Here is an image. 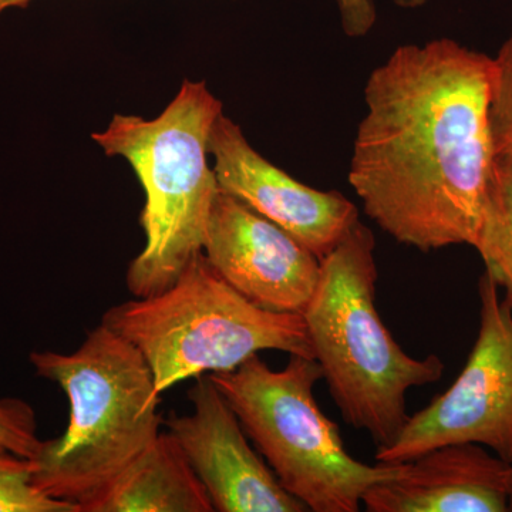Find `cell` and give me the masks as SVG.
Segmentation results:
<instances>
[{"label": "cell", "instance_id": "6da1fadb", "mask_svg": "<svg viewBox=\"0 0 512 512\" xmlns=\"http://www.w3.org/2000/svg\"><path fill=\"white\" fill-rule=\"evenodd\" d=\"M491 57L441 37L397 47L365 87L349 183L399 244L476 247L495 160Z\"/></svg>", "mask_w": 512, "mask_h": 512}, {"label": "cell", "instance_id": "8992f818", "mask_svg": "<svg viewBox=\"0 0 512 512\" xmlns=\"http://www.w3.org/2000/svg\"><path fill=\"white\" fill-rule=\"evenodd\" d=\"M208 376L279 483L309 511L357 512L370 487L400 473V464L370 466L350 456L338 424L313 396L322 380L313 357L289 355L274 370L255 355Z\"/></svg>", "mask_w": 512, "mask_h": 512}, {"label": "cell", "instance_id": "d6986e66", "mask_svg": "<svg viewBox=\"0 0 512 512\" xmlns=\"http://www.w3.org/2000/svg\"><path fill=\"white\" fill-rule=\"evenodd\" d=\"M510 511H512V463L510 464Z\"/></svg>", "mask_w": 512, "mask_h": 512}, {"label": "cell", "instance_id": "ac0fdd59", "mask_svg": "<svg viewBox=\"0 0 512 512\" xmlns=\"http://www.w3.org/2000/svg\"><path fill=\"white\" fill-rule=\"evenodd\" d=\"M30 2L33 0H0V15L8 9L26 8Z\"/></svg>", "mask_w": 512, "mask_h": 512}, {"label": "cell", "instance_id": "277c9868", "mask_svg": "<svg viewBox=\"0 0 512 512\" xmlns=\"http://www.w3.org/2000/svg\"><path fill=\"white\" fill-rule=\"evenodd\" d=\"M222 101L205 82L184 80L154 119L114 114L92 140L109 157L126 160L144 191L140 225L146 244L130 262L134 298L165 291L201 254L212 204L220 191L210 164V138Z\"/></svg>", "mask_w": 512, "mask_h": 512}, {"label": "cell", "instance_id": "3957f363", "mask_svg": "<svg viewBox=\"0 0 512 512\" xmlns=\"http://www.w3.org/2000/svg\"><path fill=\"white\" fill-rule=\"evenodd\" d=\"M376 239L357 222L320 261L322 271L302 313L313 356L343 420L366 431L376 450L406 426V394L439 382L446 365L437 355H407L377 309Z\"/></svg>", "mask_w": 512, "mask_h": 512}, {"label": "cell", "instance_id": "2e32d148", "mask_svg": "<svg viewBox=\"0 0 512 512\" xmlns=\"http://www.w3.org/2000/svg\"><path fill=\"white\" fill-rule=\"evenodd\" d=\"M0 443L10 450L35 458L43 440L37 434L35 409L16 397L0 399Z\"/></svg>", "mask_w": 512, "mask_h": 512}, {"label": "cell", "instance_id": "ba28073f", "mask_svg": "<svg viewBox=\"0 0 512 512\" xmlns=\"http://www.w3.org/2000/svg\"><path fill=\"white\" fill-rule=\"evenodd\" d=\"M202 254L218 275L266 311L302 315L318 286L320 259L292 235L222 190Z\"/></svg>", "mask_w": 512, "mask_h": 512}, {"label": "cell", "instance_id": "9c48e42d", "mask_svg": "<svg viewBox=\"0 0 512 512\" xmlns=\"http://www.w3.org/2000/svg\"><path fill=\"white\" fill-rule=\"evenodd\" d=\"M192 412L164 421L217 512L309 511L282 487L274 471L251 446L241 421L208 375L188 392Z\"/></svg>", "mask_w": 512, "mask_h": 512}, {"label": "cell", "instance_id": "7a4b0ae2", "mask_svg": "<svg viewBox=\"0 0 512 512\" xmlns=\"http://www.w3.org/2000/svg\"><path fill=\"white\" fill-rule=\"evenodd\" d=\"M29 362L70 406L62 436L43 440L33 458V484L82 511L157 439L161 394L143 355L104 323L73 353L32 352Z\"/></svg>", "mask_w": 512, "mask_h": 512}, {"label": "cell", "instance_id": "8fae6325", "mask_svg": "<svg viewBox=\"0 0 512 512\" xmlns=\"http://www.w3.org/2000/svg\"><path fill=\"white\" fill-rule=\"evenodd\" d=\"M369 512L510 511V463L480 444H447L400 463L363 495Z\"/></svg>", "mask_w": 512, "mask_h": 512}, {"label": "cell", "instance_id": "4fadbf2b", "mask_svg": "<svg viewBox=\"0 0 512 512\" xmlns=\"http://www.w3.org/2000/svg\"><path fill=\"white\" fill-rule=\"evenodd\" d=\"M474 249L512 309V158L495 156Z\"/></svg>", "mask_w": 512, "mask_h": 512}, {"label": "cell", "instance_id": "5bb4252c", "mask_svg": "<svg viewBox=\"0 0 512 512\" xmlns=\"http://www.w3.org/2000/svg\"><path fill=\"white\" fill-rule=\"evenodd\" d=\"M36 463L0 443V512H82L66 501L53 500L33 484Z\"/></svg>", "mask_w": 512, "mask_h": 512}, {"label": "cell", "instance_id": "52a82bcc", "mask_svg": "<svg viewBox=\"0 0 512 512\" xmlns=\"http://www.w3.org/2000/svg\"><path fill=\"white\" fill-rule=\"evenodd\" d=\"M480 326L460 376L406 426L380 464H400L447 444H480L512 463V309L487 274L478 281Z\"/></svg>", "mask_w": 512, "mask_h": 512}, {"label": "cell", "instance_id": "5b68a950", "mask_svg": "<svg viewBox=\"0 0 512 512\" xmlns=\"http://www.w3.org/2000/svg\"><path fill=\"white\" fill-rule=\"evenodd\" d=\"M101 323L143 355L158 394L188 379L231 372L265 350L315 359L302 315L249 302L202 252L170 288L113 306Z\"/></svg>", "mask_w": 512, "mask_h": 512}, {"label": "cell", "instance_id": "e0dca14e", "mask_svg": "<svg viewBox=\"0 0 512 512\" xmlns=\"http://www.w3.org/2000/svg\"><path fill=\"white\" fill-rule=\"evenodd\" d=\"M402 8H419L426 0H394ZM342 28L349 37H363L376 23V6L373 0H336Z\"/></svg>", "mask_w": 512, "mask_h": 512}, {"label": "cell", "instance_id": "9a60e30c", "mask_svg": "<svg viewBox=\"0 0 512 512\" xmlns=\"http://www.w3.org/2000/svg\"><path fill=\"white\" fill-rule=\"evenodd\" d=\"M490 130L495 156L512 158V35L491 57Z\"/></svg>", "mask_w": 512, "mask_h": 512}, {"label": "cell", "instance_id": "7c38bea8", "mask_svg": "<svg viewBox=\"0 0 512 512\" xmlns=\"http://www.w3.org/2000/svg\"><path fill=\"white\" fill-rule=\"evenodd\" d=\"M82 512H214L210 497L170 431L153 441Z\"/></svg>", "mask_w": 512, "mask_h": 512}, {"label": "cell", "instance_id": "30bf717a", "mask_svg": "<svg viewBox=\"0 0 512 512\" xmlns=\"http://www.w3.org/2000/svg\"><path fill=\"white\" fill-rule=\"evenodd\" d=\"M210 154L220 190L284 229L320 261L359 222L348 197L299 183L261 156L225 114L212 128Z\"/></svg>", "mask_w": 512, "mask_h": 512}]
</instances>
